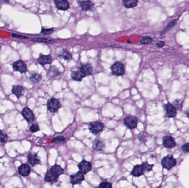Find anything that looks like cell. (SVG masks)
Here are the masks:
<instances>
[{
    "mask_svg": "<svg viewBox=\"0 0 189 188\" xmlns=\"http://www.w3.org/2000/svg\"><path fill=\"white\" fill-rule=\"evenodd\" d=\"M177 163V161L172 155H167L165 157H164L162 161H161V164L162 167L167 169V170H170L173 167L175 166Z\"/></svg>",
    "mask_w": 189,
    "mask_h": 188,
    "instance_id": "1",
    "label": "cell"
},
{
    "mask_svg": "<svg viewBox=\"0 0 189 188\" xmlns=\"http://www.w3.org/2000/svg\"><path fill=\"white\" fill-rule=\"evenodd\" d=\"M59 56L67 61H70L72 59V54L67 50L65 49L62 50V51L59 53Z\"/></svg>",
    "mask_w": 189,
    "mask_h": 188,
    "instance_id": "27",
    "label": "cell"
},
{
    "mask_svg": "<svg viewBox=\"0 0 189 188\" xmlns=\"http://www.w3.org/2000/svg\"><path fill=\"white\" fill-rule=\"evenodd\" d=\"M49 170L54 176H57V177H59L60 176L64 173V169H62L60 166L57 165V164H55L51 167V168Z\"/></svg>",
    "mask_w": 189,
    "mask_h": 188,
    "instance_id": "22",
    "label": "cell"
},
{
    "mask_svg": "<svg viewBox=\"0 0 189 188\" xmlns=\"http://www.w3.org/2000/svg\"><path fill=\"white\" fill-rule=\"evenodd\" d=\"M99 188H112V184L109 182H105L103 181L99 185Z\"/></svg>",
    "mask_w": 189,
    "mask_h": 188,
    "instance_id": "35",
    "label": "cell"
},
{
    "mask_svg": "<svg viewBox=\"0 0 189 188\" xmlns=\"http://www.w3.org/2000/svg\"><path fill=\"white\" fill-rule=\"evenodd\" d=\"M104 147H105V143L103 142V141L101 140L100 138H96L93 141L92 143V148L93 150L99 151L103 150Z\"/></svg>",
    "mask_w": 189,
    "mask_h": 188,
    "instance_id": "21",
    "label": "cell"
},
{
    "mask_svg": "<svg viewBox=\"0 0 189 188\" xmlns=\"http://www.w3.org/2000/svg\"><path fill=\"white\" fill-rule=\"evenodd\" d=\"M28 161L32 166L41 163V160L38 156L36 153H30L27 157Z\"/></svg>",
    "mask_w": 189,
    "mask_h": 188,
    "instance_id": "16",
    "label": "cell"
},
{
    "mask_svg": "<svg viewBox=\"0 0 189 188\" xmlns=\"http://www.w3.org/2000/svg\"><path fill=\"white\" fill-rule=\"evenodd\" d=\"M177 19H173L168 23V25L166 26L165 28L163 29L161 34H164L165 33L168 32L169 30H170L171 29L173 28L175 26V24L177 23Z\"/></svg>",
    "mask_w": 189,
    "mask_h": 188,
    "instance_id": "28",
    "label": "cell"
},
{
    "mask_svg": "<svg viewBox=\"0 0 189 188\" xmlns=\"http://www.w3.org/2000/svg\"><path fill=\"white\" fill-rule=\"evenodd\" d=\"M77 2L83 11H89L93 8L94 4L90 1H78Z\"/></svg>",
    "mask_w": 189,
    "mask_h": 188,
    "instance_id": "14",
    "label": "cell"
},
{
    "mask_svg": "<svg viewBox=\"0 0 189 188\" xmlns=\"http://www.w3.org/2000/svg\"><path fill=\"white\" fill-rule=\"evenodd\" d=\"M54 3L58 10L67 11L69 8V2L67 0H55Z\"/></svg>",
    "mask_w": 189,
    "mask_h": 188,
    "instance_id": "11",
    "label": "cell"
},
{
    "mask_svg": "<svg viewBox=\"0 0 189 188\" xmlns=\"http://www.w3.org/2000/svg\"><path fill=\"white\" fill-rule=\"evenodd\" d=\"M153 41V39L149 37V36H143L141 39L140 42L142 44L144 45H147V44H150Z\"/></svg>",
    "mask_w": 189,
    "mask_h": 188,
    "instance_id": "32",
    "label": "cell"
},
{
    "mask_svg": "<svg viewBox=\"0 0 189 188\" xmlns=\"http://www.w3.org/2000/svg\"><path fill=\"white\" fill-rule=\"evenodd\" d=\"M84 174L80 171H78L77 173L70 176V183L73 185L80 184L84 181Z\"/></svg>",
    "mask_w": 189,
    "mask_h": 188,
    "instance_id": "9",
    "label": "cell"
},
{
    "mask_svg": "<svg viewBox=\"0 0 189 188\" xmlns=\"http://www.w3.org/2000/svg\"><path fill=\"white\" fill-rule=\"evenodd\" d=\"M57 176H55L50 171V170H48L47 171L45 177H44V181L46 182H48L51 184L55 183L58 180Z\"/></svg>",
    "mask_w": 189,
    "mask_h": 188,
    "instance_id": "19",
    "label": "cell"
},
{
    "mask_svg": "<svg viewBox=\"0 0 189 188\" xmlns=\"http://www.w3.org/2000/svg\"><path fill=\"white\" fill-rule=\"evenodd\" d=\"M124 123L130 129H134L138 124V119L136 117L132 115H128L124 119Z\"/></svg>",
    "mask_w": 189,
    "mask_h": 188,
    "instance_id": "5",
    "label": "cell"
},
{
    "mask_svg": "<svg viewBox=\"0 0 189 188\" xmlns=\"http://www.w3.org/2000/svg\"><path fill=\"white\" fill-rule=\"evenodd\" d=\"M22 116L28 123H33L34 121L35 117L33 113L28 108H24L21 112Z\"/></svg>",
    "mask_w": 189,
    "mask_h": 188,
    "instance_id": "8",
    "label": "cell"
},
{
    "mask_svg": "<svg viewBox=\"0 0 189 188\" xmlns=\"http://www.w3.org/2000/svg\"><path fill=\"white\" fill-rule=\"evenodd\" d=\"M59 75H60V72L56 67H50V69L48 71V76L50 77L51 78L54 79V78H56L57 76H59Z\"/></svg>",
    "mask_w": 189,
    "mask_h": 188,
    "instance_id": "24",
    "label": "cell"
},
{
    "mask_svg": "<svg viewBox=\"0 0 189 188\" xmlns=\"http://www.w3.org/2000/svg\"><path fill=\"white\" fill-rule=\"evenodd\" d=\"M183 102L181 99H176L172 102V104L175 107L177 110H182V108Z\"/></svg>",
    "mask_w": 189,
    "mask_h": 188,
    "instance_id": "33",
    "label": "cell"
},
{
    "mask_svg": "<svg viewBox=\"0 0 189 188\" xmlns=\"http://www.w3.org/2000/svg\"><path fill=\"white\" fill-rule=\"evenodd\" d=\"M8 138L7 133L5 131L0 130V142L5 143L7 141Z\"/></svg>",
    "mask_w": 189,
    "mask_h": 188,
    "instance_id": "34",
    "label": "cell"
},
{
    "mask_svg": "<svg viewBox=\"0 0 189 188\" xmlns=\"http://www.w3.org/2000/svg\"><path fill=\"white\" fill-rule=\"evenodd\" d=\"M163 146L167 148H172L176 146L174 139L172 136H166L163 138Z\"/></svg>",
    "mask_w": 189,
    "mask_h": 188,
    "instance_id": "13",
    "label": "cell"
},
{
    "mask_svg": "<svg viewBox=\"0 0 189 188\" xmlns=\"http://www.w3.org/2000/svg\"><path fill=\"white\" fill-rule=\"evenodd\" d=\"M165 45V43L163 41H159L156 44V46L158 48H163Z\"/></svg>",
    "mask_w": 189,
    "mask_h": 188,
    "instance_id": "40",
    "label": "cell"
},
{
    "mask_svg": "<svg viewBox=\"0 0 189 188\" xmlns=\"http://www.w3.org/2000/svg\"><path fill=\"white\" fill-rule=\"evenodd\" d=\"M164 109L165 110V116L168 118H174L177 114V110L172 104H166L164 105Z\"/></svg>",
    "mask_w": 189,
    "mask_h": 188,
    "instance_id": "6",
    "label": "cell"
},
{
    "mask_svg": "<svg viewBox=\"0 0 189 188\" xmlns=\"http://www.w3.org/2000/svg\"><path fill=\"white\" fill-rule=\"evenodd\" d=\"M65 138L62 136H58L53 138L52 141V143L55 144H62L65 142Z\"/></svg>",
    "mask_w": 189,
    "mask_h": 188,
    "instance_id": "31",
    "label": "cell"
},
{
    "mask_svg": "<svg viewBox=\"0 0 189 188\" xmlns=\"http://www.w3.org/2000/svg\"><path fill=\"white\" fill-rule=\"evenodd\" d=\"M185 115H187V117L189 119V108H188L185 110Z\"/></svg>",
    "mask_w": 189,
    "mask_h": 188,
    "instance_id": "42",
    "label": "cell"
},
{
    "mask_svg": "<svg viewBox=\"0 0 189 188\" xmlns=\"http://www.w3.org/2000/svg\"><path fill=\"white\" fill-rule=\"evenodd\" d=\"M138 139L139 141L142 143H144L146 141V137L144 135H140L138 136Z\"/></svg>",
    "mask_w": 189,
    "mask_h": 188,
    "instance_id": "41",
    "label": "cell"
},
{
    "mask_svg": "<svg viewBox=\"0 0 189 188\" xmlns=\"http://www.w3.org/2000/svg\"></svg>",
    "mask_w": 189,
    "mask_h": 188,
    "instance_id": "43",
    "label": "cell"
},
{
    "mask_svg": "<svg viewBox=\"0 0 189 188\" xmlns=\"http://www.w3.org/2000/svg\"><path fill=\"white\" fill-rule=\"evenodd\" d=\"M31 171V168L28 164H23L18 168V173L22 176H28Z\"/></svg>",
    "mask_w": 189,
    "mask_h": 188,
    "instance_id": "17",
    "label": "cell"
},
{
    "mask_svg": "<svg viewBox=\"0 0 189 188\" xmlns=\"http://www.w3.org/2000/svg\"><path fill=\"white\" fill-rule=\"evenodd\" d=\"M142 166L143 167L144 173H148V172L152 171L154 167L153 164H149L148 162H144L142 164Z\"/></svg>",
    "mask_w": 189,
    "mask_h": 188,
    "instance_id": "30",
    "label": "cell"
},
{
    "mask_svg": "<svg viewBox=\"0 0 189 188\" xmlns=\"http://www.w3.org/2000/svg\"><path fill=\"white\" fill-rule=\"evenodd\" d=\"M61 103L59 100L55 98H52L49 99L47 103V109L49 112L55 113L61 108Z\"/></svg>",
    "mask_w": 189,
    "mask_h": 188,
    "instance_id": "3",
    "label": "cell"
},
{
    "mask_svg": "<svg viewBox=\"0 0 189 188\" xmlns=\"http://www.w3.org/2000/svg\"><path fill=\"white\" fill-rule=\"evenodd\" d=\"M144 171L142 165H136L132 169L131 174L135 177H139L143 175Z\"/></svg>",
    "mask_w": 189,
    "mask_h": 188,
    "instance_id": "20",
    "label": "cell"
},
{
    "mask_svg": "<svg viewBox=\"0 0 189 188\" xmlns=\"http://www.w3.org/2000/svg\"><path fill=\"white\" fill-rule=\"evenodd\" d=\"M138 1L137 0H124L123 1V4L127 8H132L137 6L138 5Z\"/></svg>",
    "mask_w": 189,
    "mask_h": 188,
    "instance_id": "25",
    "label": "cell"
},
{
    "mask_svg": "<svg viewBox=\"0 0 189 188\" xmlns=\"http://www.w3.org/2000/svg\"><path fill=\"white\" fill-rule=\"evenodd\" d=\"M12 92L17 98H19L24 95V88L19 85H15L12 87Z\"/></svg>",
    "mask_w": 189,
    "mask_h": 188,
    "instance_id": "18",
    "label": "cell"
},
{
    "mask_svg": "<svg viewBox=\"0 0 189 188\" xmlns=\"http://www.w3.org/2000/svg\"><path fill=\"white\" fill-rule=\"evenodd\" d=\"M71 77H72V79L75 81H82V79H84V77H85L86 76L79 70L77 71L72 72Z\"/></svg>",
    "mask_w": 189,
    "mask_h": 188,
    "instance_id": "23",
    "label": "cell"
},
{
    "mask_svg": "<svg viewBox=\"0 0 189 188\" xmlns=\"http://www.w3.org/2000/svg\"><path fill=\"white\" fill-rule=\"evenodd\" d=\"M79 70L82 72L85 76H90L92 74L93 68L91 64H90L89 63H86L82 65V66L79 68Z\"/></svg>",
    "mask_w": 189,
    "mask_h": 188,
    "instance_id": "12",
    "label": "cell"
},
{
    "mask_svg": "<svg viewBox=\"0 0 189 188\" xmlns=\"http://www.w3.org/2000/svg\"><path fill=\"white\" fill-rule=\"evenodd\" d=\"M112 74L116 76H121L125 73L124 65L121 62H116L111 67Z\"/></svg>",
    "mask_w": 189,
    "mask_h": 188,
    "instance_id": "2",
    "label": "cell"
},
{
    "mask_svg": "<svg viewBox=\"0 0 189 188\" xmlns=\"http://www.w3.org/2000/svg\"><path fill=\"white\" fill-rule=\"evenodd\" d=\"M13 68L14 71L19 72L21 74L25 73L27 70L26 64L22 60H18L14 62L13 64Z\"/></svg>",
    "mask_w": 189,
    "mask_h": 188,
    "instance_id": "7",
    "label": "cell"
},
{
    "mask_svg": "<svg viewBox=\"0 0 189 188\" xmlns=\"http://www.w3.org/2000/svg\"><path fill=\"white\" fill-rule=\"evenodd\" d=\"M32 41H33L35 42L47 43V44H53V43H55V41H53V40H50V39L47 38H41L32 39Z\"/></svg>",
    "mask_w": 189,
    "mask_h": 188,
    "instance_id": "29",
    "label": "cell"
},
{
    "mask_svg": "<svg viewBox=\"0 0 189 188\" xmlns=\"http://www.w3.org/2000/svg\"><path fill=\"white\" fill-rule=\"evenodd\" d=\"M29 80L33 84H37L41 81L42 76L41 75L38 73H33L29 77Z\"/></svg>",
    "mask_w": 189,
    "mask_h": 188,
    "instance_id": "26",
    "label": "cell"
},
{
    "mask_svg": "<svg viewBox=\"0 0 189 188\" xmlns=\"http://www.w3.org/2000/svg\"><path fill=\"white\" fill-rule=\"evenodd\" d=\"M79 170L80 171L82 172V174H86L91 171L92 169V165L90 162H87L85 160H83L80 164H79Z\"/></svg>",
    "mask_w": 189,
    "mask_h": 188,
    "instance_id": "10",
    "label": "cell"
},
{
    "mask_svg": "<svg viewBox=\"0 0 189 188\" xmlns=\"http://www.w3.org/2000/svg\"><path fill=\"white\" fill-rule=\"evenodd\" d=\"M37 60L39 64L42 66H44L46 64H50L52 62L53 59L50 55L41 54Z\"/></svg>",
    "mask_w": 189,
    "mask_h": 188,
    "instance_id": "15",
    "label": "cell"
},
{
    "mask_svg": "<svg viewBox=\"0 0 189 188\" xmlns=\"http://www.w3.org/2000/svg\"><path fill=\"white\" fill-rule=\"evenodd\" d=\"M12 37H14V38H16L22 39H28V37L25 36H21V35H18V34H12Z\"/></svg>",
    "mask_w": 189,
    "mask_h": 188,
    "instance_id": "39",
    "label": "cell"
},
{
    "mask_svg": "<svg viewBox=\"0 0 189 188\" xmlns=\"http://www.w3.org/2000/svg\"><path fill=\"white\" fill-rule=\"evenodd\" d=\"M182 150L184 152L189 153V142L185 143L182 146Z\"/></svg>",
    "mask_w": 189,
    "mask_h": 188,
    "instance_id": "38",
    "label": "cell"
},
{
    "mask_svg": "<svg viewBox=\"0 0 189 188\" xmlns=\"http://www.w3.org/2000/svg\"><path fill=\"white\" fill-rule=\"evenodd\" d=\"M54 31V29L53 28H42V31H41V33L44 34V35H49V34H51L53 33Z\"/></svg>",
    "mask_w": 189,
    "mask_h": 188,
    "instance_id": "36",
    "label": "cell"
},
{
    "mask_svg": "<svg viewBox=\"0 0 189 188\" xmlns=\"http://www.w3.org/2000/svg\"><path fill=\"white\" fill-rule=\"evenodd\" d=\"M104 127V124L101 122H92L89 124V130L91 133L94 135H97L103 131Z\"/></svg>",
    "mask_w": 189,
    "mask_h": 188,
    "instance_id": "4",
    "label": "cell"
},
{
    "mask_svg": "<svg viewBox=\"0 0 189 188\" xmlns=\"http://www.w3.org/2000/svg\"><path fill=\"white\" fill-rule=\"evenodd\" d=\"M29 130L32 133H36L37 131H39V127L37 124H33L30 127Z\"/></svg>",
    "mask_w": 189,
    "mask_h": 188,
    "instance_id": "37",
    "label": "cell"
}]
</instances>
